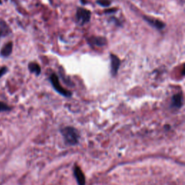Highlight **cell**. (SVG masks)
Returning <instances> with one entry per match:
<instances>
[{
	"mask_svg": "<svg viewBox=\"0 0 185 185\" xmlns=\"http://www.w3.org/2000/svg\"><path fill=\"white\" fill-rule=\"evenodd\" d=\"M2 0H0V5H2Z\"/></svg>",
	"mask_w": 185,
	"mask_h": 185,
	"instance_id": "cell-16",
	"label": "cell"
},
{
	"mask_svg": "<svg viewBox=\"0 0 185 185\" xmlns=\"http://www.w3.org/2000/svg\"><path fill=\"white\" fill-rule=\"evenodd\" d=\"M65 142L69 146H75L79 142L80 135L76 129L72 127H67L61 130Z\"/></svg>",
	"mask_w": 185,
	"mask_h": 185,
	"instance_id": "cell-1",
	"label": "cell"
},
{
	"mask_svg": "<svg viewBox=\"0 0 185 185\" xmlns=\"http://www.w3.org/2000/svg\"><path fill=\"white\" fill-rule=\"evenodd\" d=\"M117 9L116 8H112V9H106V10H105V13L106 14H110V13H116V11Z\"/></svg>",
	"mask_w": 185,
	"mask_h": 185,
	"instance_id": "cell-15",
	"label": "cell"
},
{
	"mask_svg": "<svg viewBox=\"0 0 185 185\" xmlns=\"http://www.w3.org/2000/svg\"><path fill=\"white\" fill-rule=\"evenodd\" d=\"M9 33H10L9 27L8 26L5 20L0 19V39L2 37H5L6 35H9Z\"/></svg>",
	"mask_w": 185,
	"mask_h": 185,
	"instance_id": "cell-10",
	"label": "cell"
},
{
	"mask_svg": "<svg viewBox=\"0 0 185 185\" xmlns=\"http://www.w3.org/2000/svg\"><path fill=\"white\" fill-rule=\"evenodd\" d=\"M111 72L113 76H116L118 72L119 66H120L121 61L114 54H111Z\"/></svg>",
	"mask_w": 185,
	"mask_h": 185,
	"instance_id": "cell-5",
	"label": "cell"
},
{
	"mask_svg": "<svg viewBox=\"0 0 185 185\" xmlns=\"http://www.w3.org/2000/svg\"><path fill=\"white\" fill-rule=\"evenodd\" d=\"M97 4H98L101 7H109V6H110L111 2L109 0H98Z\"/></svg>",
	"mask_w": 185,
	"mask_h": 185,
	"instance_id": "cell-13",
	"label": "cell"
},
{
	"mask_svg": "<svg viewBox=\"0 0 185 185\" xmlns=\"http://www.w3.org/2000/svg\"><path fill=\"white\" fill-rule=\"evenodd\" d=\"M74 174H75V179H76V180H77V182L78 183L79 185H85V175L78 166H75Z\"/></svg>",
	"mask_w": 185,
	"mask_h": 185,
	"instance_id": "cell-7",
	"label": "cell"
},
{
	"mask_svg": "<svg viewBox=\"0 0 185 185\" xmlns=\"http://www.w3.org/2000/svg\"><path fill=\"white\" fill-rule=\"evenodd\" d=\"M143 19L148 23L149 25H150L151 26L154 27L155 28L158 30H163L166 27V24L164 22L159 20L158 19L154 18L153 17H149V16H144Z\"/></svg>",
	"mask_w": 185,
	"mask_h": 185,
	"instance_id": "cell-4",
	"label": "cell"
},
{
	"mask_svg": "<svg viewBox=\"0 0 185 185\" xmlns=\"http://www.w3.org/2000/svg\"><path fill=\"white\" fill-rule=\"evenodd\" d=\"M183 104V97L182 94L174 95L172 99V107L176 109H180Z\"/></svg>",
	"mask_w": 185,
	"mask_h": 185,
	"instance_id": "cell-9",
	"label": "cell"
},
{
	"mask_svg": "<svg viewBox=\"0 0 185 185\" xmlns=\"http://www.w3.org/2000/svg\"><path fill=\"white\" fill-rule=\"evenodd\" d=\"M87 42L91 46H104L107 43V40L103 36H92L87 39Z\"/></svg>",
	"mask_w": 185,
	"mask_h": 185,
	"instance_id": "cell-6",
	"label": "cell"
},
{
	"mask_svg": "<svg viewBox=\"0 0 185 185\" xmlns=\"http://www.w3.org/2000/svg\"><path fill=\"white\" fill-rule=\"evenodd\" d=\"M76 17L78 23L81 25H83L91 20V13L90 10H87L86 9H84V8L80 7L77 10Z\"/></svg>",
	"mask_w": 185,
	"mask_h": 185,
	"instance_id": "cell-2",
	"label": "cell"
},
{
	"mask_svg": "<svg viewBox=\"0 0 185 185\" xmlns=\"http://www.w3.org/2000/svg\"><path fill=\"white\" fill-rule=\"evenodd\" d=\"M13 42H9L4 46L2 48L1 51H0V55L2 57L7 58L9 56L11 55L12 52H13Z\"/></svg>",
	"mask_w": 185,
	"mask_h": 185,
	"instance_id": "cell-8",
	"label": "cell"
},
{
	"mask_svg": "<svg viewBox=\"0 0 185 185\" xmlns=\"http://www.w3.org/2000/svg\"><path fill=\"white\" fill-rule=\"evenodd\" d=\"M50 81L52 84L54 88L59 93H60L61 95H64V96H71L72 93L69 91H67L66 89H65L64 87L60 85V83L59 81L58 77L55 74H52L50 76Z\"/></svg>",
	"mask_w": 185,
	"mask_h": 185,
	"instance_id": "cell-3",
	"label": "cell"
},
{
	"mask_svg": "<svg viewBox=\"0 0 185 185\" xmlns=\"http://www.w3.org/2000/svg\"><path fill=\"white\" fill-rule=\"evenodd\" d=\"M12 109V107L8 106L5 103L0 101V112H5V111H9Z\"/></svg>",
	"mask_w": 185,
	"mask_h": 185,
	"instance_id": "cell-12",
	"label": "cell"
},
{
	"mask_svg": "<svg viewBox=\"0 0 185 185\" xmlns=\"http://www.w3.org/2000/svg\"><path fill=\"white\" fill-rule=\"evenodd\" d=\"M28 69L31 73H34V74L37 75V76H39V75L41 74V67H40L39 65L35 62L29 63Z\"/></svg>",
	"mask_w": 185,
	"mask_h": 185,
	"instance_id": "cell-11",
	"label": "cell"
},
{
	"mask_svg": "<svg viewBox=\"0 0 185 185\" xmlns=\"http://www.w3.org/2000/svg\"><path fill=\"white\" fill-rule=\"evenodd\" d=\"M8 69L7 67H2L1 69H0V78H1L3 76V75H5L6 73L7 72Z\"/></svg>",
	"mask_w": 185,
	"mask_h": 185,
	"instance_id": "cell-14",
	"label": "cell"
}]
</instances>
